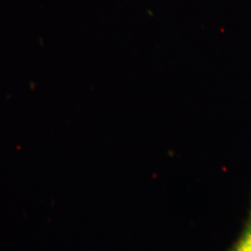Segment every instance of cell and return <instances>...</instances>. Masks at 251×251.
Here are the masks:
<instances>
[{
	"label": "cell",
	"instance_id": "obj_1",
	"mask_svg": "<svg viewBox=\"0 0 251 251\" xmlns=\"http://www.w3.org/2000/svg\"><path fill=\"white\" fill-rule=\"evenodd\" d=\"M231 251H251V208L247 225Z\"/></svg>",
	"mask_w": 251,
	"mask_h": 251
}]
</instances>
